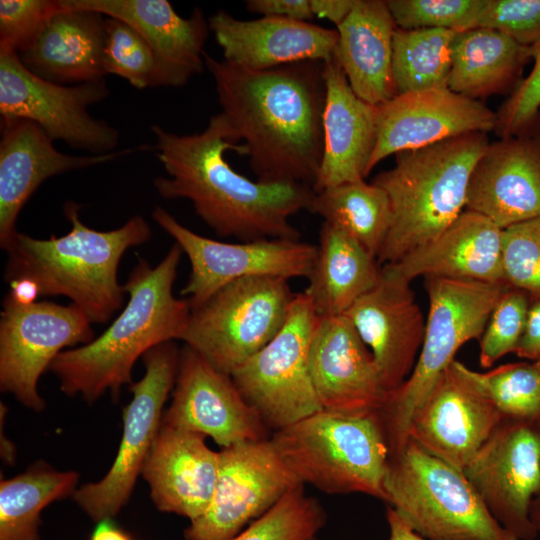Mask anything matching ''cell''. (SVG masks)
<instances>
[{"instance_id":"12","label":"cell","mask_w":540,"mask_h":540,"mask_svg":"<svg viewBox=\"0 0 540 540\" xmlns=\"http://www.w3.org/2000/svg\"><path fill=\"white\" fill-rule=\"evenodd\" d=\"M179 355L173 341L143 355L144 376L130 384L132 399L123 409V433L107 474L74 492V500L93 520L116 515L129 499L162 424L164 403L176 382Z\"/></svg>"},{"instance_id":"4","label":"cell","mask_w":540,"mask_h":540,"mask_svg":"<svg viewBox=\"0 0 540 540\" xmlns=\"http://www.w3.org/2000/svg\"><path fill=\"white\" fill-rule=\"evenodd\" d=\"M80 206H64L71 230L60 237L37 239L18 232L7 249L4 280L28 279L40 296L69 298L90 322L104 324L123 306L124 286L118 267L125 252L146 243L151 227L140 215L110 231L86 226L79 218Z\"/></svg>"},{"instance_id":"44","label":"cell","mask_w":540,"mask_h":540,"mask_svg":"<svg viewBox=\"0 0 540 540\" xmlns=\"http://www.w3.org/2000/svg\"><path fill=\"white\" fill-rule=\"evenodd\" d=\"M478 27L497 30L522 46L540 43V0H487Z\"/></svg>"},{"instance_id":"23","label":"cell","mask_w":540,"mask_h":540,"mask_svg":"<svg viewBox=\"0 0 540 540\" xmlns=\"http://www.w3.org/2000/svg\"><path fill=\"white\" fill-rule=\"evenodd\" d=\"M465 210L501 229L540 216V126L489 143L472 170Z\"/></svg>"},{"instance_id":"7","label":"cell","mask_w":540,"mask_h":540,"mask_svg":"<svg viewBox=\"0 0 540 540\" xmlns=\"http://www.w3.org/2000/svg\"><path fill=\"white\" fill-rule=\"evenodd\" d=\"M429 299L423 344L415 366L379 412L390 456L409 441L413 417L462 345L480 340L506 285L424 277Z\"/></svg>"},{"instance_id":"26","label":"cell","mask_w":540,"mask_h":540,"mask_svg":"<svg viewBox=\"0 0 540 540\" xmlns=\"http://www.w3.org/2000/svg\"><path fill=\"white\" fill-rule=\"evenodd\" d=\"M218 469L219 452L206 445L204 435L161 424L141 473L159 510L191 522L208 508Z\"/></svg>"},{"instance_id":"48","label":"cell","mask_w":540,"mask_h":540,"mask_svg":"<svg viewBox=\"0 0 540 540\" xmlns=\"http://www.w3.org/2000/svg\"><path fill=\"white\" fill-rule=\"evenodd\" d=\"M10 291L7 293L10 298L21 305H29L37 301L40 296L39 289L31 280L20 279L9 283Z\"/></svg>"},{"instance_id":"39","label":"cell","mask_w":540,"mask_h":540,"mask_svg":"<svg viewBox=\"0 0 540 540\" xmlns=\"http://www.w3.org/2000/svg\"><path fill=\"white\" fill-rule=\"evenodd\" d=\"M398 28L463 32L478 27L487 0H387Z\"/></svg>"},{"instance_id":"14","label":"cell","mask_w":540,"mask_h":540,"mask_svg":"<svg viewBox=\"0 0 540 540\" xmlns=\"http://www.w3.org/2000/svg\"><path fill=\"white\" fill-rule=\"evenodd\" d=\"M153 220L175 241L189 259L191 272L182 294L191 309L225 285L243 278L273 276L308 278L317 246L300 240L265 239L229 243L199 235L156 206Z\"/></svg>"},{"instance_id":"10","label":"cell","mask_w":540,"mask_h":540,"mask_svg":"<svg viewBox=\"0 0 540 540\" xmlns=\"http://www.w3.org/2000/svg\"><path fill=\"white\" fill-rule=\"evenodd\" d=\"M317 319L308 297L295 294L279 333L231 375L245 400L273 432L322 410L309 369Z\"/></svg>"},{"instance_id":"38","label":"cell","mask_w":540,"mask_h":540,"mask_svg":"<svg viewBox=\"0 0 540 540\" xmlns=\"http://www.w3.org/2000/svg\"><path fill=\"white\" fill-rule=\"evenodd\" d=\"M103 66L106 75L126 79L138 89L154 87L157 65L144 38L127 23L112 17L105 20Z\"/></svg>"},{"instance_id":"8","label":"cell","mask_w":540,"mask_h":540,"mask_svg":"<svg viewBox=\"0 0 540 540\" xmlns=\"http://www.w3.org/2000/svg\"><path fill=\"white\" fill-rule=\"evenodd\" d=\"M386 503L427 540H517L492 516L463 471L412 440L390 456Z\"/></svg>"},{"instance_id":"22","label":"cell","mask_w":540,"mask_h":540,"mask_svg":"<svg viewBox=\"0 0 540 540\" xmlns=\"http://www.w3.org/2000/svg\"><path fill=\"white\" fill-rule=\"evenodd\" d=\"M63 9L88 10L119 19L135 29L155 56L154 87H181L205 67L209 22L196 7L179 16L166 0H58Z\"/></svg>"},{"instance_id":"47","label":"cell","mask_w":540,"mask_h":540,"mask_svg":"<svg viewBox=\"0 0 540 540\" xmlns=\"http://www.w3.org/2000/svg\"><path fill=\"white\" fill-rule=\"evenodd\" d=\"M314 16L326 18L336 27L351 13L356 0H309Z\"/></svg>"},{"instance_id":"45","label":"cell","mask_w":540,"mask_h":540,"mask_svg":"<svg viewBox=\"0 0 540 540\" xmlns=\"http://www.w3.org/2000/svg\"><path fill=\"white\" fill-rule=\"evenodd\" d=\"M246 9L262 17H279L298 21L314 18L309 0H247Z\"/></svg>"},{"instance_id":"50","label":"cell","mask_w":540,"mask_h":540,"mask_svg":"<svg viewBox=\"0 0 540 540\" xmlns=\"http://www.w3.org/2000/svg\"><path fill=\"white\" fill-rule=\"evenodd\" d=\"M90 540H134L125 531L120 529L109 519H104L98 522L97 527L93 531Z\"/></svg>"},{"instance_id":"28","label":"cell","mask_w":540,"mask_h":540,"mask_svg":"<svg viewBox=\"0 0 540 540\" xmlns=\"http://www.w3.org/2000/svg\"><path fill=\"white\" fill-rule=\"evenodd\" d=\"M385 265L410 282L422 276L506 285L502 229L471 210H464L430 242Z\"/></svg>"},{"instance_id":"24","label":"cell","mask_w":540,"mask_h":540,"mask_svg":"<svg viewBox=\"0 0 540 540\" xmlns=\"http://www.w3.org/2000/svg\"><path fill=\"white\" fill-rule=\"evenodd\" d=\"M146 148H126L102 155H69L58 151L37 124L25 119H1L0 247L7 251L12 245L18 234L19 213L45 180Z\"/></svg>"},{"instance_id":"37","label":"cell","mask_w":540,"mask_h":540,"mask_svg":"<svg viewBox=\"0 0 540 540\" xmlns=\"http://www.w3.org/2000/svg\"><path fill=\"white\" fill-rule=\"evenodd\" d=\"M325 521L319 502L300 484L228 540H317Z\"/></svg>"},{"instance_id":"13","label":"cell","mask_w":540,"mask_h":540,"mask_svg":"<svg viewBox=\"0 0 540 540\" xmlns=\"http://www.w3.org/2000/svg\"><path fill=\"white\" fill-rule=\"evenodd\" d=\"M88 317L74 304L14 302L8 294L0 314V388L34 411L45 408L38 381L66 347L95 339Z\"/></svg>"},{"instance_id":"42","label":"cell","mask_w":540,"mask_h":540,"mask_svg":"<svg viewBox=\"0 0 540 540\" xmlns=\"http://www.w3.org/2000/svg\"><path fill=\"white\" fill-rule=\"evenodd\" d=\"M59 10L58 0H1L0 47L26 52Z\"/></svg>"},{"instance_id":"3","label":"cell","mask_w":540,"mask_h":540,"mask_svg":"<svg viewBox=\"0 0 540 540\" xmlns=\"http://www.w3.org/2000/svg\"><path fill=\"white\" fill-rule=\"evenodd\" d=\"M182 255L174 243L155 267L139 258L123 285L129 299L121 313L99 337L57 355L49 370L66 395H80L89 403L107 391L117 397L123 385L132 383L140 356L181 340L191 313L188 300L173 294Z\"/></svg>"},{"instance_id":"16","label":"cell","mask_w":540,"mask_h":540,"mask_svg":"<svg viewBox=\"0 0 540 540\" xmlns=\"http://www.w3.org/2000/svg\"><path fill=\"white\" fill-rule=\"evenodd\" d=\"M463 472L506 531L517 540L537 538L530 517L540 494L537 421L504 418Z\"/></svg>"},{"instance_id":"33","label":"cell","mask_w":540,"mask_h":540,"mask_svg":"<svg viewBox=\"0 0 540 540\" xmlns=\"http://www.w3.org/2000/svg\"><path fill=\"white\" fill-rule=\"evenodd\" d=\"M307 211L344 230L376 258L392 223V211L386 192L364 180L346 182L314 192Z\"/></svg>"},{"instance_id":"2","label":"cell","mask_w":540,"mask_h":540,"mask_svg":"<svg viewBox=\"0 0 540 540\" xmlns=\"http://www.w3.org/2000/svg\"><path fill=\"white\" fill-rule=\"evenodd\" d=\"M151 131L157 158L167 174L153 180L162 198L188 199L195 213L221 237L241 242L300 240L290 219L308 209L313 188L254 181L235 171L224 153L233 150L246 155V149L234 141L221 113L212 115L199 133L178 135L156 124Z\"/></svg>"},{"instance_id":"1","label":"cell","mask_w":540,"mask_h":540,"mask_svg":"<svg viewBox=\"0 0 540 540\" xmlns=\"http://www.w3.org/2000/svg\"><path fill=\"white\" fill-rule=\"evenodd\" d=\"M221 114L258 181L313 187L323 155L324 62L255 71L205 53ZM239 144V143H238Z\"/></svg>"},{"instance_id":"21","label":"cell","mask_w":540,"mask_h":540,"mask_svg":"<svg viewBox=\"0 0 540 540\" xmlns=\"http://www.w3.org/2000/svg\"><path fill=\"white\" fill-rule=\"evenodd\" d=\"M309 369L323 410L344 415L379 413L389 399L370 350L346 315L318 317Z\"/></svg>"},{"instance_id":"49","label":"cell","mask_w":540,"mask_h":540,"mask_svg":"<svg viewBox=\"0 0 540 540\" xmlns=\"http://www.w3.org/2000/svg\"><path fill=\"white\" fill-rule=\"evenodd\" d=\"M386 519L389 526L388 540H427L415 533L389 506L386 511Z\"/></svg>"},{"instance_id":"32","label":"cell","mask_w":540,"mask_h":540,"mask_svg":"<svg viewBox=\"0 0 540 540\" xmlns=\"http://www.w3.org/2000/svg\"><path fill=\"white\" fill-rule=\"evenodd\" d=\"M530 60L531 47L497 30L477 27L458 32L447 87L474 100L513 92Z\"/></svg>"},{"instance_id":"18","label":"cell","mask_w":540,"mask_h":540,"mask_svg":"<svg viewBox=\"0 0 540 540\" xmlns=\"http://www.w3.org/2000/svg\"><path fill=\"white\" fill-rule=\"evenodd\" d=\"M454 360L412 419L409 440L463 471L504 419Z\"/></svg>"},{"instance_id":"29","label":"cell","mask_w":540,"mask_h":540,"mask_svg":"<svg viewBox=\"0 0 540 540\" xmlns=\"http://www.w3.org/2000/svg\"><path fill=\"white\" fill-rule=\"evenodd\" d=\"M397 28L384 0H356L337 27L334 59L354 93L379 106L397 94L392 73L393 35Z\"/></svg>"},{"instance_id":"27","label":"cell","mask_w":540,"mask_h":540,"mask_svg":"<svg viewBox=\"0 0 540 540\" xmlns=\"http://www.w3.org/2000/svg\"><path fill=\"white\" fill-rule=\"evenodd\" d=\"M323 155L314 192L364 180L377 141V106L360 99L333 58L324 62Z\"/></svg>"},{"instance_id":"19","label":"cell","mask_w":540,"mask_h":540,"mask_svg":"<svg viewBox=\"0 0 540 540\" xmlns=\"http://www.w3.org/2000/svg\"><path fill=\"white\" fill-rule=\"evenodd\" d=\"M410 283L383 265L377 284L344 314L370 350L389 397L411 374L425 335Z\"/></svg>"},{"instance_id":"30","label":"cell","mask_w":540,"mask_h":540,"mask_svg":"<svg viewBox=\"0 0 540 540\" xmlns=\"http://www.w3.org/2000/svg\"><path fill=\"white\" fill-rule=\"evenodd\" d=\"M105 20L106 16L94 11L60 6L34 45L18 56L30 72L56 84L103 80Z\"/></svg>"},{"instance_id":"31","label":"cell","mask_w":540,"mask_h":540,"mask_svg":"<svg viewBox=\"0 0 540 540\" xmlns=\"http://www.w3.org/2000/svg\"><path fill=\"white\" fill-rule=\"evenodd\" d=\"M356 239L323 222L308 286L303 292L318 317L344 315L378 282L381 267Z\"/></svg>"},{"instance_id":"52","label":"cell","mask_w":540,"mask_h":540,"mask_svg":"<svg viewBox=\"0 0 540 540\" xmlns=\"http://www.w3.org/2000/svg\"><path fill=\"white\" fill-rule=\"evenodd\" d=\"M534 363H535V365H536V367L538 369L539 375H540V360H538V361H536Z\"/></svg>"},{"instance_id":"15","label":"cell","mask_w":540,"mask_h":540,"mask_svg":"<svg viewBox=\"0 0 540 540\" xmlns=\"http://www.w3.org/2000/svg\"><path fill=\"white\" fill-rule=\"evenodd\" d=\"M300 484L270 438L223 448L211 502L185 539L228 540Z\"/></svg>"},{"instance_id":"35","label":"cell","mask_w":540,"mask_h":540,"mask_svg":"<svg viewBox=\"0 0 540 540\" xmlns=\"http://www.w3.org/2000/svg\"><path fill=\"white\" fill-rule=\"evenodd\" d=\"M457 34L446 29L397 27L392 52L397 94L448 88Z\"/></svg>"},{"instance_id":"40","label":"cell","mask_w":540,"mask_h":540,"mask_svg":"<svg viewBox=\"0 0 540 540\" xmlns=\"http://www.w3.org/2000/svg\"><path fill=\"white\" fill-rule=\"evenodd\" d=\"M505 284L540 300V216L502 229Z\"/></svg>"},{"instance_id":"51","label":"cell","mask_w":540,"mask_h":540,"mask_svg":"<svg viewBox=\"0 0 540 540\" xmlns=\"http://www.w3.org/2000/svg\"><path fill=\"white\" fill-rule=\"evenodd\" d=\"M537 424L540 429V418L537 420ZM530 517L535 529L540 534V494L532 503Z\"/></svg>"},{"instance_id":"34","label":"cell","mask_w":540,"mask_h":540,"mask_svg":"<svg viewBox=\"0 0 540 540\" xmlns=\"http://www.w3.org/2000/svg\"><path fill=\"white\" fill-rule=\"evenodd\" d=\"M75 471H58L36 463L0 483V540H39L41 511L55 500L74 493Z\"/></svg>"},{"instance_id":"43","label":"cell","mask_w":540,"mask_h":540,"mask_svg":"<svg viewBox=\"0 0 540 540\" xmlns=\"http://www.w3.org/2000/svg\"><path fill=\"white\" fill-rule=\"evenodd\" d=\"M533 67L496 112L494 133L499 138L540 126V43L531 47Z\"/></svg>"},{"instance_id":"17","label":"cell","mask_w":540,"mask_h":540,"mask_svg":"<svg viewBox=\"0 0 540 540\" xmlns=\"http://www.w3.org/2000/svg\"><path fill=\"white\" fill-rule=\"evenodd\" d=\"M163 415L162 424L210 436L222 449L270 438L231 376L187 345L180 351L172 402Z\"/></svg>"},{"instance_id":"5","label":"cell","mask_w":540,"mask_h":540,"mask_svg":"<svg viewBox=\"0 0 540 540\" xmlns=\"http://www.w3.org/2000/svg\"><path fill=\"white\" fill-rule=\"evenodd\" d=\"M489 143L486 133H470L402 151L394 167L374 177L392 211L379 264L396 263L430 242L465 210L472 170Z\"/></svg>"},{"instance_id":"11","label":"cell","mask_w":540,"mask_h":540,"mask_svg":"<svg viewBox=\"0 0 540 540\" xmlns=\"http://www.w3.org/2000/svg\"><path fill=\"white\" fill-rule=\"evenodd\" d=\"M108 95L104 79L77 85L49 82L30 72L16 52L0 47L1 119H25L53 141L93 155L107 154L118 146L119 132L94 118L88 108Z\"/></svg>"},{"instance_id":"36","label":"cell","mask_w":540,"mask_h":540,"mask_svg":"<svg viewBox=\"0 0 540 540\" xmlns=\"http://www.w3.org/2000/svg\"><path fill=\"white\" fill-rule=\"evenodd\" d=\"M466 371L504 418H540V375L534 362L508 363L484 373Z\"/></svg>"},{"instance_id":"6","label":"cell","mask_w":540,"mask_h":540,"mask_svg":"<svg viewBox=\"0 0 540 540\" xmlns=\"http://www.w3.org/2000/svg\"><path fill=\"white\" fill-rule=\"evenodd\" d=\"M270 439L303 485L386 502L390 450L379 413L344 415L322 409L273 432Z\"/></svg>"},{"instance_id":"20","label":"cell","mask_w":540,"mask_h":540,"mask_svg":"<svg viewBox=\"0 0 540 540\" xmlns=\"http://www.w3.org/2000/svg\"><path fill=\"white\" fill-rule=\"evenodd\" d=\"M496 112L448 88L398 94L377 106V141L367 174L386 157L470 133H488Z\"/></svg>"},{"instance_id":"41","label":"cell","mask_w":540,"mask_h":540,"mask_svg":"<svg viewBox=\"0 0 540 540\" xmlns=\"http://www.w3.org/2000/svg\"><path fill=\"white\" fill-rule=\"evenodd\" d=\"M530 303L529 296L516 288L508 287L501 295L479 340V362L483 368L515 352Z\"/></svg>"},{"instance_id":"25","label":"cell","mask_w":540,"mask_h":540,"mask_svg":"<svg viewBox=\"0 0 540 540\" xmlns=\"http://www.w3.org/2000/svg\"><path fill=\"white\" fill-rule=\"evenodd\" d=\"M223 57L248 70L263 71L304 62H328L338 42L336 29L279 17L236 19L219 10L208 20Z\"/></svg>"},{"instance_id":"46","label":"cell","mask_w":540,"mask_h":540,"mask_svg":"<svg viewBox=\"0 0 540 540\" xmlns=\"http://www.w3.org/2000/svg\"><path fill=\"white\" fill-rule=\"evenodd\" d=\"M514 353L532 362L540 360V300L530 303L524 329Z\"/></svg>"},{"instance_id":"9","label":"cell","mask_w":540,"mask_h":540,"mask_svg":"<svg viewBox=\"0 0 540 540\" xmlns=\"http://www.w3.org/2000/svg\"><path fill=\"white\" fill-rule=\"evenodd\" d=\"M294 297L281 277L233 281L191 309L181 340L231 376L279 333Z\"/></svg>"}]
</instances>
